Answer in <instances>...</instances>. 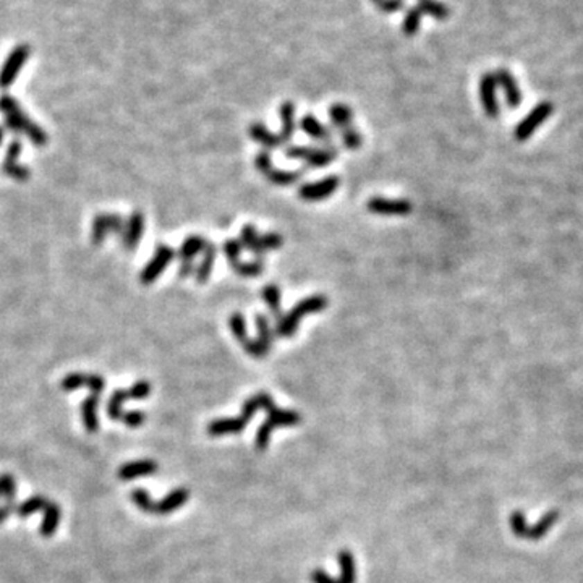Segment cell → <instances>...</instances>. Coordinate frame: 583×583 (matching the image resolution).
Listing matches in <instances>:
<instances>
[{
	"label": "cell",
	"instance_id": "6da1fadb",
	"mask_svg": "<svg viewBox=\"0 0 583 583\" xmlns=\"http://www.w3.org/2000/svg\"><path fill=\"white\" fill-rule=\"evenodd\" d=\"M276 407L274 406V399L266 392H258L254 394L253 397H250L248 401H245L242 413H240L238 418H219V420H214L209 423L208 433L211 436H224V435H237V433L243 431V428L247 426V423L252 421V418L258 410H272Z\"/></svg>",
	"mask_w": 583,
	"mask_h": 583
},
{
	"label": "cell",
	"instance_id": "7a4b0ae2",
	"mask_svg": "<svg viewBox=\"0 0 583 583\" xmlns=\"http://www.w3.org/2000/svg\"><path fill=\"white\" fill-rule=\"evenodd\" d=\"M0 112L6 115V127L13 133H23L31 139V143L37 148H42L47 144V133L40 125L31 122L28 115L23 112V109L18 104L15 98L8 94L0 96Z\"/></svg>",
	"mask_w": 583,
	"mask_h": 583
},
{
	"label": "cell",
	"instance_id": "3957f363",
	"mask_svg": "<svg viewBox=\"0 0 583 583\" xmlns=\"http://www.w3.org/2000/svg\"><path fill=\"white\" fill-rule=\"evenodd\" d=\"M329 302H327L326 295H310L305 297L303 300L297 303L295 306L292 308L287 315H282L281 320L277 321L276 326V336L281 337V339H290V337L295 334L298 326H300V321L308 315H316V313L324 311Z\"/></svg>",
	"mask_w": 583,
	"mask_h": 583
},
{
	"label": "cell",
	"instance_id": "277c9868",
	"mask_svg": "<svg viewBox=\"0 0 583 583\" xmlns=\"http://www.w3.org/2000/svg\"><path fill=\"white\" fill-rule=\"evenodd\" d=\"M188 498H190V493H188V489L185 488H178L175 491H172L171 494L166 496L162 501H159V503H153V499L149 498L146 489H133V493H132L133 503L137 504L143 512L157 514V515L171 514L173 512V510L180 509L182 505L186 503Z\"/></svg>",
	"mask_w": 583,
	"mask_h": 583
},
{
	"label": "cell",
	"instance_id": "5b68a950",
	"mask_svg": "<svg viewBox=\"0 0 583 583\" xmlns=\"http://www.w3.org/2000/svg\"><path fill=\"white\" fill-rule=\"evenodd\" d=\"M286 156L288 159H297V161L305 162L306 168H320L329 166L339 156V149L334 146L324 148H311V146H297L290 144L286 149Z\"/></svg>",
	"mask_w": 583,
	"mask_h": 583
},
{
	"label": "cell",
	"instance_id": "8992f818",
	"mask_svg": "<svg viewBox=\"0 0 583 583\" xmlns=\"http://www.w3.org/2000/svg\"><path fill=\"white\" fill-rule=\"evenodd\" d=\"M254 166H256L258 171L268 178L269 183H272V185H277V186L293 185V183H297L298 180H300V178L303 177V172H305V171H295V172L281 171V168H277L276 166H274L271 154H269L266 149L256 154V157H254Z\"/></svg>",
	"mask_w": 583,
	"mask_h": 583
},
{
	"label": "cell",
	"instance_id": "52a82bcc",
	"mask_svg": "<svg viewBox=\"0 0 583 583\" xmlns=\"http://www.w3.org/2000/svg\"><path fill=\"white\" fill-rule=\"evenodd\" d=\"M268 413V420L263 423L261 428H259L256 433V447L261 451L268 447L271 433L276 430L277 426H293L302 421L300 413L292 410H281V408L274 407L272 410H269Z\"/></svg>",
	"mask_w": 583,
	"mask_h": 583
},
{
	"label": "cell",
	"instance_id": "ba28073f",
	"mask_svg": "<svg viewBox=\"0 0 583 583\" xmlns=\"http://www.w3.org/2000/svg\"><path fill=\"white\" fill-rule=\"evenodd\" d=\"M149 394H151V384H149L148 381H138V383H134L130 389H119V391H115L109 399L107 415L112 418V420H122V417H123L122 407L128 399H133V401H143V399H146Z\"/></svg>",
	"mask_w": 583,
	"mask_h": 583
},
{
	"label": "cell",
	"instance_id": "9c48e42d",
	"mask_svg": "<svg viewBox=\"0 0 583 583\" xmlns=\"http://www.w3.org/2000/svg\"><path fill=\"white\" fill-rule=\"evenodd\" d=\"M173 258H175L173 248L164 243L157 245L156 250H154L153 258L149 259V263L143 268L141 274H139V282H141L143 286H151L156 279L161 277L164 269L173 261Z\"/></svg>",
	"mask_w": 583,
	"mask_h": 583
},
{
	"label": "cell",
	"instance_id": "30bf717a",
	"mask_svg": "<svg viewBox=\"0 0 583 583\" xmlns=\"http://www.w3.org/2000/svg\"><path fill=\"white\" fill-rule=\"evenodd\" d=\"M339 186L340 178L331 175L313 183H303V185L298 188V196H300L303 201H322L334 195V193L339 190Z\"/></svg>",
	"mask_w": 583,
	"mask_h": 583
},
{
	"label": "cell",
	"instance_id": "8fae6325",
	"mask_svg": "<svg viewBox=\"0 0 583 583\" xmlns=\"http://www.w3.org/2000/svg\"><path fill=\"white\" fill-rule=\"evenodd\" d=\"M125 227L123 218L119 214H98L93 220V227H91V242H93L96 247L104 242L107 238L109 234L122 235Z\"/></svg>",
	"mask_w": 583,
	"mask_h": 583
},
{
	"label": "cell",
	"instance_id": "7c38bea8",
	"mask_svg": "<svg viewBox=\"0 0 583 583\" xmlns=\"http://www.w3.org/2000/svg\"><path fill=\"white\" fill-rule=\"evenodd\" d=\"M28 57H30V47L28 46H18L10 52L2 70H0V88L7 89L8 86L15 83L17 76L21 71Z\"/></svg>",
	"mask_w": 583,
	"mask_h": 583
},
{
	"label": "cell",
	"instance_id": "4fadbf2b",
	"mask_svg": "<svg viewBox=\"0 0 583 583\" xmlns=\"http://www.w3.org/2000/svg\"><path fill=\"white\" fill-rule=\"evenodd\" d=\"M229 327L230 332H232L235 339L238 340V344L243 347V350L247 351L248 355L254 356V358H263V356H266V354L261 350V347L258 345L256 339L250 337L247 329V321H245V316L242 313H234V315L229 317Z\"/></svg>",
	"mask_w": 583,
	"mask_h": 583
},
{
	"label": "cell",
	"instance_id": "5bb4252c",
	"mask_svg": "<svg viewBox=\"0 0 583 583\" xmlns=\"http://www.w3.org/2000/svg\"><path fill=\"white\" fill-rule=\"evenodd\" d=\"M339 564L342 568V575L339 580L329 577L326 572H322L321 568H316V571H313L311 573L313 583H355L356 568H355L354 554H351L350 551H342L339 554Z\"/></svg>",
	"mask_w": 583,
	"mask_h": 583
},
{
	"label": "cell",
	"instance_id": "9a60e30c",
	"mask_svg": "<svg viewBox=\"0 0 583 583\" xmlns=\"http://www.w3.org/2000/svg\"><path fill=\"white\" fill-rule=\"evenodd\" d=\"M366 208L371 214L379 216H408L413 211V206L407 200H388L383 196H374L368 201Z\"/></svg>",
	"mask_w": 583,
	"mask_h": 583
},
{
	"label": "cell",
	"instance_id": "2e32d148",
	"mask_svg": "<svg viewBox=\"0 0 583 583\" xmlns=\"http://www.w3.org/2000/svg\"><path fill=\"white\" fill-rule=\"evenodd\" d=\"M20 153H21V143L18 141V139H13V141L10 143V146H8L7 149L6 159H3L2 171L10 178H15V180L18 182H26L28 178H30L31 172L28 167L18 164V156H20Z\"/></svg>",
	"mask_w": 583,
	"mask_h": 583
},
{
	"label": "cell",
	"instance_id": "e0dca14e",
	"mask_svg": "<svg viewBox=\"0 0 583 583\" xmlns=\"http://www.w3.org/2000/svg\"><path fill=\"white\" fill-rule=\"evenodd\" d=\"M144 232V214L141 211H133L130 214V218L125 224L123 232L120 237H122V245L127 252H133L137 250L139 240L143 237Z\"/></svg>",
	"mask_w": 583,
	"mask_h": 583
},
{
	"label": "cell",
	"instance_id": "ac0fdd59",
	"mask_svg": "<svg viewBox=\"0 0 583 583\" xmlns=\"http://www.w3.org/2000/svg\"><path fill=\"white\" fill-rule=\"evenodd\" d=\"M496 88H498V80H496V75L486 73L480 81V98L481 104H483L485 112L489 115V117H496L499 114V105H498V96H496Z\"/></svg>",
	"mask_w": 583,
	"mask_h": 583
},
{
	"label": "cell",
	"instance_id": "d6986e66",
	"mask_svg": "<svg viewBox=\"0 0 583 583\" xmlns=\"http://www.w3.org/2000/svg\"><path fill=\"white\" fill-rule=\"evenodd\" d=\"M300 128L302 132L308 134V137L316 139L324 144V146H332V133L331 130L322 125L320 120H317L313 114H305L300 120Z\"/></svg>",
	"mask_w": 583,
	"mask_h": 583
},
{
	"label": "cell",
	"instance_id": "ffe728a7",
	"mask_svg": "<svg viewBox=\"0 0 583 583\" xmlns=\"http://www.w3.org/2000/svg\"><path fill=\"white\" fill-rule=\"evenodd\" d=\"M248 133H250V137L254 139V141L261 144V146H264L266 151H271V149L274 151V149L281 148L284 144L281 134L272 133L271 130H269L264 123H259V122L252 123L248 128Z\"/></svg>",
	"mask_w": 583,
	"mask_h": 583
},
{
	"label": "cell",
	"instance_id": "44dd1931",
	"mask_svg": "<svg viewBox=\"0 0 583 583\" xmlns=\"http://www.w3.org/2000/svg\"><path fill=\"white\" fill-rule=\"evenodd\" d=\"M206 245H208V242L201 235H190V237H186L180 245V250H178L180 263L195 264V258L205 252Z\"/></svg>",
	"mask_w": 583,
	"mask_h": 583
},
{
	"label": "cell",
	"instance_id": "7402d4cb",
	"mask_svg": "<svg viewBox=\"0 0 583 583\" xmlns=\"http://www.w3.org/2000/svg\"><path fill=\"white\" fill-rule=\"evenodd\" d=\"M154 471H157V464L153 460H134L130 462V464L122 465V469L119 470V478L122 481H130L133 478H138V476H146L151 475Z\"/></svg>",
	"mask_w": 583,
	"mask_h": 583
},
{
	"label": "cell",
	"instance_id": "603a6c76",
	"mask_svg": "<svg viewBox=\"0 0 583 583\" xmlns=\"http://www.w3.org/2000/svg\"><path fill=\"white\" fill-rule=\"evenodd\" d=\"M99 396H101V394H98V392H91L89 396L85 399V402L81 403V418H83L85 428L88 433L98 431V426H99V421H98Z\"/></svg>",
	"mask_w": 583,
	"mask_h": 583
},
{
	"label": "cell",
	"instance_id": "cb8c5ba5",
	"mask_svg": "<svg viewBox=\"0 0 583 583\" xmlns=\"http://www.w3.org/2000/svg\"><path fill=\"white\" fill-rule=\"evenodd\" d=\"M552 112V105L549 104V103H543V104H539L537 109L533 110L532 114L528 115L527 117V120H525V122L520 125V127L517 128V137H520V138H527L530 133L533 132L534 128L538 127L539 123H543L544 120L548 119V115Z\"/></svg>",
	"mask_w": 583,
	"mask_h": 583
},
{
	"label": "cell",
	"instance_id": "d4e9b609",
	"mask_svg": "<svg viewBox=\"0 0 583 583\" xmlns=\"http://www.w3.org/2000/svg\"><path fill=\"white\" fill-rule=\"evenodd\" d=\"M496 80H498V83L503 86L505 98H507V103L510 107H517V105L520 104V101H522V94H520L519 85L512 76V73L507 70L501 69L498 70V73H496Z\"/></svg>",
	"mask_w": 583,
	"mask_h": 583
},
{
	"label": "cell",
	"instance_id": "484cf974",
	"mask_svg": "<svg viewBox=\"0 0 583 583\" xmlns=\"http://www.w3.org/2000/svg\"><path fill=\"white\" fill-rule=\"evenodd\" d=\"M295 105L292 101H286L281 105V138L284 144L290 143L295 134Z\"/></svg>",
	"mask_w": 583,
	"mask_h": 583
},
{
	"label": "cell",
	"instance_id": "4316f807",
	"mask_svg": "<svg viewBox=\"0 0 583 583\" xmlns=\"http://www.w3.org/2000/svg\"><path fill=\"white\" fill-rule=\"evenodd\" d=\"M240 245H242L243 250H248V252H252L256 259H263L264 256V252L261 248V235L258 234V230L254 225L252 224H247L243 225L242 232H240Z\"/></svg>",
	"mask_w": 583,
	"mask_h": 583
},
{
	"label": "cell",
	"instance_id": "83f0119b",
	"mask_svg": "<svg viewBox=\"0 0 583 583\" xmlns=\"http://www.w3.org/2000/svg\"><path fill=\"white\" fill-rule=\"evenodd\" d=\"M329 119L332 127L340 133L342 130L351 127V122H354V110L347 104L336 103L329 107Z\"/></svg>",
	"mask_w": 583,
	"mask_h": 583
},
{
	"label": "cell",
	"instance_id": "f1b7e54d",
	"mask_svg": "<svg viewBox=\"0 0 583 583\" xmlns=\"http://www.w3.org/2000/svg\"><path fill=\"white\" fill-rule=\"evenodd\" d=\"M254 322H256V331H258V339H256L258 345L261 347V350L268 355L274 347V339H276V337H274L271 322H269L268 316L261 315V313L254 316Z\"/></svg>",
	"mask_w": 583,
	"mask_h": 583
},
{
	"label": "cell",
	"instance_id": "f546056e",
	"mask_svg": "<svg viewBox=\"0 0 583 583\" xmlns=\"http://www.w3.org/2000/svg\"><path fill=\"white\" fill-rule=\"evenodd\" d=\"M216 254H218V248H216V245L208 242L203 252V259H201L200 266L196 268V271H195V279L198 284H205L209 281L211 272H213V268H214Z\"/></svg>",
	"mask_w": 583,
	"mask_h": 583
},
{
	"label": "cell",
	"instance_id": "4dcf8cb0",
	"mask_svg": "<svg viewBox=\"0 0 583 583\" xmlns=\"http://www.w3.org/2000/svg\"><path fill=\"white\" fill-rule=\"evenodd\" d=\"M263 300L266 303L269 311H271L272 316H276L277 320H281L282 310H281V288L277 287V284H266L263 287Z\"/></svg>",
	"mask_w": 583,
	"mask_h": 583
},
{
	"label": "cell",
	"instance_id": "1f68e13d",
	"mask_svg": "<svg viewBox=\"0 0 583 583\" xmlns=\"http://www.w3.org/2000/svg\"><path fill=\"white\" fill-rule=\"evenodd\" d=\"M59 522H60V509L57 507L54 503H51L44 510V522H42L41 525L42 537H46V538L52 537V534L55 533L57 527H59Z\"/></svg>",
	"mask_w": 583,
	"mask_h": 583
},
{
	"label": "cell",
	"instance_id": "d6a6232c",
	"mask_svg": "<svg viewBox=\"0 0 583 583\" xmlns=\"http://www.w3.org/2000/svg\"><path fill=\"white\" fill-rule=\"evenodd\" d=\"M418 8H420L421 13H426L436 20H446L449 17V8L444 6L442 2H436V0H418Z\"/></svg>",
	"mask_w": 583,
	"mask_h": 583
},
{
	"label": "cell",
	"instance_id": "836d02e7",
	"mask_svg": "<svg viewBox=\"0 0 583 583\" xmlns=\"http://www.w3.org/2000/svg\"><path fill=\"white\" fill-rule=\"evenodd\" d=\"M49 504H51V501L42 498V496H35V498L28 499L21 505H18L17 514L20 515V517H28V515H31L33 512H37V510H42V512H44Z\"/></svg>",
	"mask_w": 583,
	"mask_h": 583
},
{
	"label": "cell",
	"instance_id": "e575fe53",
	"mask_svg": "<svg viewBox=\"0 0 583 583\" xmlns=\"http://www.w3.org/2000/svg\"><path fill=\"white\" fill-rule=\"evenodd\" d=\"M232 269L235 271V274H238V276H242V277H258V276H261L264 271V263H263V259H254V261H250V263L238 261Z\"/></svg>",
	"mask_w": 583,
	"mask_h": 583
},
{
	"label": "cell",
	"instance_id": "d590c367",
	"mask_svg": "<svg viewBox=\"0 0 583 583\" xmlns=\"http://www.w3.org/2000/svg\"><path fill=\"white\" fill-rule=\"evenodd\" d=\"M421 15H423V13L420 12V8H418V7H413V8H410V10H408L406 18H403V25H402V31L406 33L407 36L417 35L418 30H420Z\"/></svg>",
	"mask_w": 583,
	"mask_h": 583
},
{
	"label": "cell",
	"instance_id": "8d00e7d4",
	"mask_svg": "<svg viewBox=\"0 0 583 583\" xmlns=\"http://www.w3.org/2000/svg\"><path fill=\"white\" fill-rule=\"evenodd\" d=\"M340 138H342V144L347 149H358L361 144H363V137L358 133V130H356L354 125L349 128L342 130L340 132Z\"/></svg>",
	"mask_w": 583,
	"mask_h": 583
},
{
	"label": "cell",
	"instance_id": "74e56055",
	"mask_svg": "<svg viewBox=\"0 0 583 583\" xmlns=\"http://www.w3.org/2000/svg\"><path fill=\"white\" fill-rule=\"evenodd\" d=\"M0 496L7 499V507L13 510V501H15V481L10 475L0 476Z\"/></svg>",
	"mask_w": 583,
	"mask_h": 583
},
{
	"label": "cell",
	"instance_id": "f35d334b",
	"mask_svg": "<svg viewBox=\"0 0 583 583\" xmlns=\"http://www.w3.org/2000/svg\"><path fill=\"white\" fill-rule=\"evenodd\" d=\"M86 385V374L83 373H70L65 376L60 383V389L65 392H73L76 389L83 388Z\"/></svg>",
	"mask_w": 583,
	"mask_h": 583
},
{
	"label": "cell",
	"instance_id": "ab89813d",
	"mask_svg": "<svg viewBox=\"0 0 583 583\" xmlns=\"http://www.w3.org/2000/svg\"><path fill=\"white\" fill-rule=\"evenodd\" d=\"M224 254L225 258H227V261L230 264V268H234L235 264L240 261V254H242V245H240L238 240H227V242L224 243Z\"/></svg>",
	"mask_w": 583,
	"mask_h": 583
},
{
	"label": "cell",
	"instance_id": "60d3db41",
	"mask_svg": "<svg viewBox=\"0 0 583 583\" xmlns=\"http://www.w3.org/2000/svg\"><path fill=\"white\" fill-rule=\"evenodd\" d=\"M284 245V237L277 232H266L261 235V248L263 252H274L279 250Z\"/></svg>",
	"mask_w": 583,
	"mask_h": 583
},
{
	"label": "cell",
	"instance_id": "b9f144b4",
	"mask_svg": "<svg viewBox=\"0 0 583 583\" xmlns=\"http://www.w3.org/2000/svg\"><path fill=\"white\" fill-rule=\"evenodd\" d=\"M144 420H146L144 413L143 412H138V410L123 412V417H122V421L127 426H130V428H138L139 425H143Z\"/></svg>",
	"mask_w": 583,
	"mask_h": 583
},
{
	"label": "cell",
	"instance_id": "7bdbcfd3",
	"mask_svg": "<svg viewBox=\"0 0 583 583\" xmlns=\"http://www.w3.org/2000/svg\"><path fill=\"white\" fill-rule=\"evenodd\" d=\"M86 385L89 388V392L101 394L105 388V379L99 374H86Z\"/></svg>",
	"mask_w": 583,
	"mask_h": 583
},
{
	"label": "cell",
	"instance_id": "ee69618b",
	"mask_svg": "<svg viewBox=\"0 0 583 583\" xmlns=\"http://www.w3.org/2000/svg\"><path fill=\"white\" fill-rule=\"evenodd\" d=\"M402 6H403V0H381L379 2L381 10L389 12V13L399 10Z\"/></svg>",
	"mask_w": 583,
	"mask_h": 583
},
{
	"label": "cell",
	"instance_id": "f6af8a7d",
	"mask_svg": "<svg viewBox=\"0 0 583 583\" xmlns=\"http://www.w3.org/2000/svg\"><path fill=\"white\" fill-rule=\"evenodd\" d=\"M3 138H6V130H3V127H0V146H2Z\"/></svg>",
	"mask_w": 583,
	"mask_h": 583
},
{
	"label": "cell",
	"instance_id": "bcb514c9",
	"mask_svg": "<svg viewBox=\"0 0 583 583\" xmlns=\"http://www.w3.org/2000/svg\"><path fill=\"white\" fill-rule=\"evenodd\" d=\"M373 2H378V3H379V2H381V0H373Z\"/></svg>",
	"mask_w": 583,
	"mask_h": 583
}]
</instances>
